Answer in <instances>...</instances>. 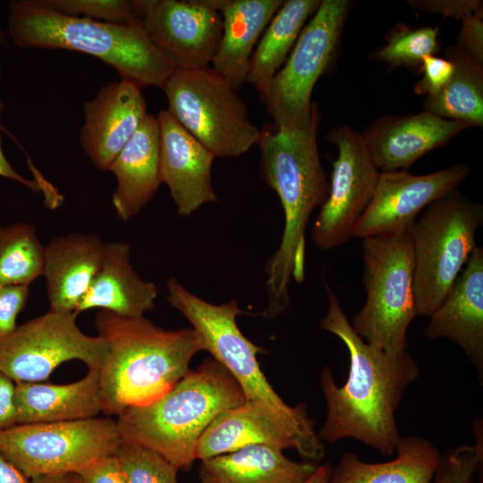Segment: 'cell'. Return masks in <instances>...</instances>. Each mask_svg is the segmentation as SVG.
Masks as SVG:
<instances>
[{"mask_svg":"<svg viewBox=\"0 0 483 483\" xmlns=\"http://www.w3.org/2000/svg\"><path fill=\"white\" fill-rule=\"evenodd\" d=\"M327 309L320 328L337 336L349 353L346 382L335 384L330 367L320 373L326 418L318 432L322 442L353 438L385 456L395 453L401 437L395 412L404 392L419 377L406 351L392 355L362 340L352 329L336 294L323 278Z\"/></svg>","mask_w":483,"mask_h":483,"instance_id":"1","label":"cell"},{"mask_svg":"<svg viewBox=\"0 0 483 483\" xmlns=\"http://www.w3.org/2000/svg\"><path fill=\"white\" fill-rule=\"evenodd\" d=\"M320 114L315 104L309 119L292 128L260 131V172L277 194L284 215L277 250L265 266L267 303L261 315L273 319L290 304L289 285L305 275V230L315 208L329 191L317 142Z\"/></svg>","mask_w":483,"mask_h":483,"instance_id":"2","label":"cell"},{"mask_svg":"<svg viewBox=\"0 0 483 483\" xmlns=\"http://www.w3.org/2000/svg\"><path fill=\"white\" fill-rule=\"evenodd\" d=\"M108 352L99 370L103 411L119 415L147 404L171 389L205 351L193 328L165 330L144 316L124 318L100 310L95 318Z\"/></svg>","mask_w":483,"mask_h":483,"instance_id":"3","label":"cell"},{"mask_svg":"<svg viewBox=\"0 0 483 483\" xmlns=\"http://www.w3.org/2000/svg\"><path fill=\"white\" fill-rule=\"evenodd\" d=\"M244 401L241 386L226 369L207 359L156 400L123 411L116 423L123 441L149 448L178 470H187L208 426Z\"/></svg>","mask_w":483,"mask_h":483,"instance_id":"4","label":"cell"},{"mask_svg":"<svg viewBox=\"0 0 483 483\" xmlns=\"http://www.w3.org/2000/svg\"><path fill=\"white\" fill-rule=\"evenodd\" d=\"M7 32L20 47L67 49L97 57L140 88L163 89L176 70L140 23L119 24L64 15L36 0L9 3Z\"/></svg>","mask_w":483,"mask_h":483,"instance_id":"5","label":"cell"},{"mask_svg":"<svg viewBox=\"0 0 483 483\" xmlns=\"http://www.w3.org/2000/svg\"><path fill=\"white\" fill-rule=\"evenodd\" d=\"M167 301L191 323L205 351L222 364L241 386L245 400L261 404L311 439H320L315 421L305 404L292 407L277 394L261 370L257 355L264 349L240 330L237 316L242 313L234 299L214 304L187 290L176 277L166 284Z\"/></svg>","mask_w":483,"mask_h":483,"instance_id":"6","label":"cell"},{"mask_svg":"<svg viewBox=\"0 0 483 483\" xmlns=\"http://www.w3.org/2000/svg\"><path fill=\"white\" fill-rule=\"evenodd\" d=\"M482 224V205L456 188L425 208L409 229L417 316L429 317L445 300L477 247Z\"/></svg>","mask_w":483,"mask_h":483,"instance_id":"7","label":"cell"},{"mask_svg":"<svg viewBox=\"0 0 483 483\" xmlns=\"http://www.w3.org/2000/svg\"><path fill=\"white\" fill-rule=\"evenodd\" d=\"M361 249L366 301L352 327L366 343L398 355L407 349V331L417 316L410 235L366 237Z\"/></svg>","mask_w":483,"mask_h":483,"instance_id":"8","label":"cell"},{"mask_svg":"<svg viewBox=\"0 0 483 483\" xmlns=\"http://www.w3.org/2000/svg\"><path fill=\"white\" fill-rule=\"evenodd\" d=\"M172 116L218 157H236L257 144L260 131L229 83L212 68L176 69L162 89Z\"/></svg>","mask_w":483,"mask_h":483,"instance_id":"9","label":"cell"},{"mask_svg":"<svg viewBox=\"0 0 483 483\" xmlns=\"http://www.w3.org/2000/svg\"><path fill=\"white\" fill-rule=\"evenodd\" d=\"M122 442L116 420L109 418L15 424L0 429V455L31 479L77 473L114 454Z\"/></svg>","mask_w":483,"mask_h":483,"instance_id":"10","label":"cell"},{"mask_svg":"<svg viewBox=\"0 0 483 483\" xmlns=\"http://www.w3.org/2000/svg\"><path fill=\"white\" fill-rule=\"evenodd\" d=\"M349 7L347 0H322L301 30L263 101L276 128L300 126L309 119L314 86L333 59Z\"/></svg>","mask_w":483,"mask_h":483,"instance_id":"11","label":"cell"},{"mask_svg":"<svg viewBox=\"0 0 483 483\" xmlns=\"http://www.w3.org/2000/svg\"><path fill=\"white\" fill-rule=\"evenodd\" d=\"M75 312H48L17 326L0 340V370L15 383L42 382L64 362L100 370L108 352L101 336L84 334Z\"/></svg>","mask_w":483,"mask_h":483,"instance_id":"12","label":"cell"},{"mask_svg":"<svg viewBox=\"0 0 483 483\" xmlns=\"http://www.w3.org/2000/svg\"><path fill=\"white\" fill-rule=\"evenodd\" d=\"M327 140L337 147L338 155L333 162L328 195L310 230L312 242L323 251L352 238L380 174L360 132L341 125L328 132Z\"/></svg>","mask_w":483,"mask_h":483,"instance_id":"13","label":"cell"},{"mask_svg":"<svg viewBox=\"0 0 483 483\" xmlns=\"http://www.w3.org/2000/svg\"><path fill=\"white\" fill-rule=\"evenodd\" d=\"M140 23L176 69L209 67L223 29L221 14L205 0H136Z\"/></svg>","mask_w":483,"mask_h":483,"instance_id":"14","label":"cell"},{"mask_svg":"<svg viewBox=\"0 0 483 483\" xmlns=\"http://www.w3.org/2000/svg\"><path fill=\"white\" fill-rule=\"evenodd\" d=\"M470 166L460 163L427 174L380 172L373 197L357 222L352 238L408 233L431 203L465 180Z\"/></svg>","mask_w":483,"mask_h":483,"instance_id":"15","label":"cell"},{"mask_svg":"<svg viewBox=\"0 0 483 483\" xmlns=\"http://www.w3.org/2000/svg\"><path fill=\"white\" fill-rule=\"evenodd\" d=\"M262 445L281 451L294 449L303 458L318 462L325 454L314 440L257 402L245 400L219 414L201 436L196 460H206L248 445Z\"/></svg>","mask_w":483,"mask_h":483,"instance_id":"16","label":"cell"},{"mask_svg":"<svg viewBox=\"0 0 483 483\" xmlns=\"http://www.w3.org/2000/svg\"><path fill=\"white\" fill-rule=\"evenodd\" d=\"M157 118L160 182L168 187L177 213L188 216L202 205L217 199L212 184L216 157L167 110H160Z\"/></svg>","mask_w":483,"mask_h":483,"instance_id":"17","label":"cell"},{"mask_svg":"<svg viewBox=\"0 0 483 483\" xmlns=\"http://www.w3.org/2000/svg\"><path fill=\"white\" fill-rule=\"evenodd\" d=\"M141 89L132 81L121 79L101 88L83 106L80 143L98 169L109 170L148 114Z\"/></svg>","mask_w":483,"mask_h":483,"instance_id":"18","label":"cell"},{"mask_svg":"<svg viewBox=\"0 0 483 483\" xmlns=\"http://www.w3.org/2000/svg\"><path fill=\"white\" fill-rule=\"evenodd\" d=\"M470 126L422 111L384 115L360 132L379 172L406 171L428 152L445 145Z\"/></svg>","mask_w":483,"mask_h":483,"instance_id":"19","label":"cell"},{"mask_svg":"<svg viewBox=\"0 0 483 483\" xmlns=\"http://www.w3.org/2000/svg\"><path fill=\"white\" fill-rule=\"evenodd\" d=\"M424 328L429 339L446 338L459 345L483 377V249L470 254L448 294L430 314Z\"/></svg>","mask_w":483,"mask_h":483,"instance_id":"20","label":"cell"},{"mask_svg":"<svg viewBox=\"0 0 483 483\" xmlns=\"http://www.w3.org/2000/svg\"><path fill=\"white\" fill-rule=\"evenodd\" d=\"M105 244L97 234L71 233L44 246L42 275L49 310L75 312L100 268Z\"/></svg>","mask_w":483,"mask_h":483,"instance_id":"21","label":"cell"},{"mask_svg":"<svg viewBox=\"0 0 483 483\" xmlns=\"http://www.w3.org/2000/svg\"><path fill=\"white\" fill-rule=\"evenodd\" d=\"M222 17L223 29L212 69L235 90L247 80L254 45L284 1L205 0Z\"/></svg>","mask_w":483,"mask_h":483,"instance_id":"22","label":"cell"},{"mask_svg":"<svg viewBox=\"0 0 483 483\" xmlns=\"http://www.w3.org/2000/svg\"><path fill=\"white\" fill-rule=\"evenodd\" d=\"M158 296L157 284L143 280L131 262L127 242L105 244L102 263L75 313L101 309L124 318L144 316L155 307Z\"/></svg>","mask_w":483,"mask_h":483,"instance_id":"23","label":"cell"},{"mask_svg":"<svg viewBox=\"0 0 483 483\" xmlns=\"http://www.w3.org/2000/svg\"><path fill=\"white\" fill-rule=\"evenodd\" d=\"M116 179L112 203L117 216L128 222L153 199L160 182L159 126L148 114L119 152L109 170Z\"/></svg>","mask_w":483,"mask_h":483,"instance_id":"24","label":"cell"},{"mask_svg":"<svg viewBox=\"0 0 483 483\" xmlns=\"http://www.w3.org/2000/svg\"><path fill=\"white\" fill-rule=\"evenodd\" d=\"M17 424L72 421L103 411L99 370L89 369L80 380L64 385L16 383Z\"/></svg>","mask_w":483,"mask_h":483,"instance_id":"25","label":"cell"},{"mask_svg":"<svg viewBox=\"0 0 483 483\" xmlns=\"http://www.w3.org/2000/svg\"><path fill=\"white\" fill-rule=\"evenodd\" d=\"M314 462H297L283 451L262 445L201 461V483H303L317 470Z\"/></svg>","mask_w":483,"mask_h":483,"instance_id":"26","label":"cell"},{"mask_svg":"<svg viewBox=\"0 0 483 483\" xmlns=\"http://www.w3.org/2000/svg\"><path fill=\"white\" fill-rule=\"evenodd\" d=\"M395 453L392 461L369 463L346 452L332 468L328 483H432L441 454L430 441L401 436Z\"/></svg>","mask_w":483,"mask_h":483,"instance_id":"27","label":"cell"},{"mask_svg":"<svg viewBox=\"0 0 483 483\" xmlns=\"http://www.w3.org/2000/svg\"><path fill=\"white\" fill-rule=\"evenodd\" d=\"M320 2L284 1L265 29L252 53L246 80L255 87L263 101L273 78L286 61L307 20L314 14Z\"/></svg>","mask_w":483,"mask_h":483,"instance_id":"28","label":"cell"},{"mask_svg":"<svg viewBox=\"0 0 483 483\" xmlns=\"http://www.w3.org/2000/svg\"><path fill=\"white\" fill-rule=\"evenodd\" d=\"M445 53L453 64V75L440 91L427 96L423 111L470 127H482L483 63L456 46H449Z\"/></svg>","mask_w":483,"mask_h":483,"instance_id":"29","label":"cell"},{"mask_svg":"<svg viewBox=\"0 0 483 483\" xmlns=\"http://www.w3.org/2000/svg\"><path fill=\"white\" fill-rule=\"evenodd\" d=\"M44 246L24 222L0 225V286L30 285L42 275Z\"/></svg>","mask_w":483,"mask_h":483,"instance_id":"30","label":"cell"},{"mask_svg":"<svg viewBox=\"0 0 483 483\" xmlns=\"http://www.w3.org/2000/svg\"><path fill=\"white\" fill-rule=\"evenodd\" d=\"M438 27L400 29L375 53V57L392 66H416L438 50Z\"/></svg>","mask_w":483,"mask_h":483,"instance_id":"31","label":"cell"},{"mask_svg":"<svg viewBox=\"0 0 483 483\" xmlns=\"http://www.w3.org/2000/svg\"><path fill=\"white\" fill-rule=\"evenodd\" d=\"M114 455L127 483H178V468L149 448L123 440Z\"/></svg>","mask_w":483,"mask_h":483,"instance_id":"32","label":"cell"},{"mask_svg":"<svg viewBox=\"0 0 483 483\" xmlns=\"http://www.w3.org/2000/svg\"><path fill=\"white\" fill-rule=\"evenodd\" d=\"M56 13L98 21L131 24L140 23L136 0H36Z\"/></svg>","mask_w":483,"mask_h":483,"instance_id":"33","label":"cell"},{"mask_svg":"<svg viewBox=\"0 0 483 483\" xmlns=\"http://www.w3.org/2000/svg\"><path fill=\"white\" fill-rule=\"evenodd\" d=\"M483 440L476 439L473 445H461L447 450L434 476V483H468L472 476L482 471Z\"/></svg>","mask_w":483,"mask_h":483,"instance_id":"34","label":"cell"},{"mask_svg":"<svg viewBox=\"0 0 483 483\" xmlns=\"http://www.w3.org/2000/svg\"><path fill=\"white\" fill-rule=\"evenodd\" d=\"M30 296V285L0 286V340L17 327V318L25 308Z\"/></svg>","mask_w":483,"mask_h":483,"instance_id":"35","label":"cell"},{"mask_svg":"<svg viewBox=\"0 0 483 483\" xmlns=\"http://www.w3.org/2000/svg\"><path fill=\"white\" fill-rule=\"evenodd\" d=\"M422 78L414 87L419 95H434L449 81L453 72V64L447 58L435 55H427L421 61Z\"/></svg>","mask_w":483,"mask_h":483,"instance_id":"36","label":"cell"},{"mask_svg":"<svg viewBox=\"0 0 483 483\" xmlns=\"http://www.w3.org/2000/svg\"><path fill=\"white\" fill-rule=\"evenodd\" d=\"M407 4L421 13H437L460 21L483 14V2L479 0H408Z\"/></svg>","mask_w":483,"mask_h":483,"instance_id":"37","label":"cell"},{"mask_svg":"<svg viewBox=\"0 0 483 483\" xmlns=\"http://www.w3.org/2000/svg\"><path fill=\"white\" fill-rule=\"evenodd\" d=\"M77 474L82 483H127L114 454L91 463Z\"/></svg>","mask_w":483,"mask_h":483,"instance_id":"38","label":"cell"},{"mask_svg":"<svg viewBox=\"0 0 483 483\" xmlns=\"http://www.w3.org/2000/svg\"><path fill=\"white\" fill-rule=\"evenodd\" d=\"M483 14H475L463 21L457 37V47L483 63Z\"/></svg>","mask_w":483,"mask_h":483,"instance_id":"39","label":"cell"},{"mask_svg":"<svg viewBox=\"0 0 483 483\" xmlns=\"http://www.w3.org/2000/svg\"><path fill=\"white\" fill-rule=\"evenodd\" d=\"M16 383L0 370V429L17 424Z\"/></svg>","mask_w":483,"mask_h":483,"instance_id":"40","label":"cell"},{"mask_svg":"<svg viewBox=\"0 0 483 483\" xmlns=\"http://www.w3.org/2000/svg\"><path fill=\"white\" fill-rule=\"evenodd\" d=\"M1 45V43H0ZM1 74V72H0ZM4 106L3 102L0 99V113ZM0 176L5 177L13 181H16L22 185L28 187L30 190L33 191H38L41 187L38 185V182L36 181L29 180L22 175H21L19 173H17L13 167L10 165L8 160L5 158L2 148H1V140H0Z\"/></svg>","mask_w":483,"mask_h":483,"instance_id":"41","label":"cell"},{"mask_svg":"<svg viewBox=\"0 0 483 483\" xmlns=\"http://www.w3.org/2000/svg\"><path fill=\"white\" fill-rule=\"evenodd\" d=\"M0 483H30V479L0 455Z\"/></svg>","mask_w":483,"mask_h":483,"instance_id":"42","label":"cell"},{"mask_svg":"<svg viewBox=\"0 0 483 483\" xmlns=\"http://www.w3.org/2000/svg\"><path fill=\"white\" fill-rule=\"evenodd\" d=\"M30 483H82L77 473H63L39 476L30 479Z\"/></svg>","mask_w":483,"mask_h":483,"instance_id":"43","label":"cell"},{"mask_svg":"<svg viewBox=\"0 0 483 483\" xmlns=\"http://www.w3.org/2000/svg\"><path fill=\"white\" fill-rule=\"evenodd\" d=\"M332 466L329 463L318 465L315 472L303 483H328Z\"/></svg>","mask_w":483,"mask_h":483,"instance_id":"44","label":"cell"},{"mask_svg":"<svg viewBox=\"0 0 483 483\" xmlns=\"http://www.w3.org/2000/svg\"><path fill=\"white\" fill-rule=\"evenodd\" d=\"M468 483H471L470 481ZM475 483H483V476L480 477V479L478 482Z\"/></svg>","mask_w":483,"mask_h":483,"instance_id":"45","label":"cell"}]
</instances>
